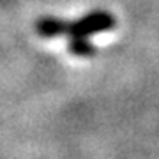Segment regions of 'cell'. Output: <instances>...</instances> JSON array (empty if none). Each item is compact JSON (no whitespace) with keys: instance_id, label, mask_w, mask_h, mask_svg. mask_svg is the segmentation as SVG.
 Segmentation results:
<instances>
[{"instance_id":"obj_1","label":"cell","mask_w":159,"mask_h":159,"mask_svg":"<svg viewBox=\"0 0 159 159\" xmlns=\"http://www.w3.org/2000/svg\"><path fill=\"white\" fill-rule=\"evenodd\" d=\"M71 51L76 53V55H81V57H89V55L94 53V48L90 46V43H89L85 37H73Z\"/></svg>"}]
</instances>
